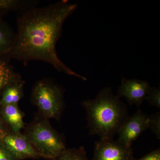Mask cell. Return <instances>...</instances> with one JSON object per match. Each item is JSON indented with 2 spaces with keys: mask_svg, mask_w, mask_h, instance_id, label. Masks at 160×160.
<instances>
[{
  "mask_svg": "<svg viewBox=\"0 0 160 160\" xmlns=\"http://www.w3.org/2000/svg\"><path fill=\"white\" fill-rule=\"evenodd\" d=\"M16 33L0 18V58L7 55L14 46Z\"/></svg>",
  "mask_w": 160,
  "mask_h": 160,
  "instance_id": "obj_11",
  "label": "cell"
},
{
  "mask_svg": "<svg viewBox=\"0 0 160 160\" xmlns=\"http://www.w3.org/2000/svg\"><path fill=\"white\" fill-rule=\"evenodd\" d=\"M53 160H89L84 147L66 149Z\"/></svg>",
  "mask_w": 160,
  "mask_h": 160,
  "instance_id": "obj_14",
  "label": "cell"
},
{
  "mask_svg": "<svg viewBox=\"0 0 160 160\" xmlns=\"http://www.w3.org/2000/svg\"><path fill=\"white\" fill-rule=\"evenodd\" d=\"M32 3V2L20 0H0V13H4L19 9L25 10L33 7L31 6Z\"/></svg>",
  "mask_w": 160,
  "mask_h": 160,
  "instance_id": "obj_13",
  "label": "cell"
},
{
  "mask_svg": "<svg viewBox=\"0 0 160 160\" xmlns=\"http://www.w3.org/2000/svg\"><path fill=\"white\" fill-rule=\"evenodd\" d=\"M0 160H17L0 142Z\"/></svg>",
  "mask_w": 160,
  "mask_h": 160,
  "instance_id": "obj_18",
  "label": "cell"
},
{
  "mask_svg": "<svg viewBox=\"0 0 160 160\" xmlns=\"http://www.w3.org/2000/svg\"><path fill=\"white\" fill-rule=\"evenodd\" d=\"M19 77L7 61L0 58V91L11 81Z\"/></svg>",
  "mask_w": 160,
  "mask_h": 160,
  "instance_id": "obj_12",
  "label": "cell"
},
{
  "mask_svg": "<svg viewBox=\"0 0 160 160\" xmlns=\"http://www.w3.org/2000/svg\"><path fill=\"white\" fill-rule=\"evenodd\" d=\"M64 92L57 85L48 80H41L35 85L32 93V101L40 115L46 119L61 118L64 107Z\"/></svg>",
  "mask_w": 160,
  "mask_h": 160,
  "instance_id": "obj_4",
  "label": "cell"
},
{
  "mask_svg": "<svg viewBox=\"0 0 160 160\" xmlns=\"http://www.w3.org/2000/svg\"><path fill=\"white\" fill-rule=\"evenodd\" d=\"M77 7V4L62 1L44 8L33 7L23 11L17 19L14 46L6 56L24 62L43 61L60 72L86 81L64 64L56 50L64 22Z\"/></svg>",
  "mask_w": 160,
  "mask_h": 160,
  "instance_id": "obj_1",
  "label": "cell"
},
{
  "mask_svg": "<svg viewBox=\"0 0 160 160\" xmlns=\"http://www.w3.org/2000/svg\"><path fill=\"white\" fill-rule=\"evenodd\" d=\"M82 105L86 111L89 134L102 139L113 138L129 117L127 106L110 87L103 88L93 99L84 100Z\"/></svg>",
  "mask_w": 160,
  "mask_h": 160,
  "instance_id": "obj_2",
  "label": "cell"
},
{
  "mask_svg": "<svg viewBox=\"0 0 160 160\" xmlns=\"http://www.w3.org/2000/svg\"><path fill=\"white\" fill-rule=\"evenodd\" d=\"M133 160H160V149L158 148L151 152L139 159Z\"/></svg>",
  "mask_w": 160,
  "mask_h": 160,
  "instance_id": "obj_19",
  "label": "cell"
},
{
  "mask_svg": "<svg viewBox=\"0 0 160 160\" xmlns=\"http://www.w3.org/2000/svg\"><path fill=\"white\" fill-rule=\"evenodd\" d=\"M145 100L151 106L160 108V89L159 87H151Z\"/></svg>",
  "mask_w": 160,
  "mask_h": 160,
  "instance_id": "obj_15",
  "label": "cell"
},
{
  "mask_svg": "<svg viewBox=\"0 0 160 160\" xmlns=\"http://www.w3.org/2000/svg\"><path fill=\"white\" fill-rule=\"evenodd\" d=\"M0 142L17 160L41 158L25 134L21 132H10Z\"/></svg>",
  "mask_w": 160,
  "mask_h": 160,
  "instance_id": "obj_7",
  "label": "cell"
},
{
  "mask_svg": "<svg viewBox=\"0 0 160 160\" xmlns=\"http://www.w3.org/2000/svg\"><path fill=\"white\" fill-rule=\"evenodd\" d=\"M1 112L11 131L14 132H21L25 126L22 113L19 108L18 104L1 106Z\"/></svg>",
  "mask_w": 160,
  "mask_h": 160,
  "instance_id": "obj_9",
  "label": "cell"
},
{
  "mask_svg": "<svg viewBox=\"0 0 160 160\" xmlns=\"http://www.w3.org/2000/svg\"><path fill=\"white\" fill-rule=\"evenodd\" d=\"M151 87L145 80L123 78L118 90L117 96L125 98L129 105H135L140 109Z\"/></svg>",
  "mask_w": 160,
  "mask_h": 160,
  "instance_id": "obj_8",
  "label": "cell"
},
{
  "mask_svg": "<svg viewBox=\"0 0 160 160\" xmlns=\"http://www.w3.org/2000/svg\"><path fill=\"white\" fill-rule=\"evenodd\" d=\"M11 129L3 118L2 112L0 111V141L7 133L11 132Z\"/></svg>",
  "mask_w": 160,
  "mask_h": 160,
  "instance_id": "obj_17",
  "label": "cell"
},
{
  "mask_svg": "<svg viewBox=\"0 0 160 160\" xmlns=\"http://www.w3.org/2000/svg\"><path fill=\"white\" fill-rule=\"evenodd\" d=\"M149 116L139 109L122 124L118 131L117 141L123 146L131 147L132 142L149 128Z\"/></svg>",
  "mask_w": 160,
  "mask_h": 160,
  "instance_id": "obj_5",
  "label": "cell"
},
{
  "mask_svg": "<svg viewBox=\"0 0 160 160\" xmlns=\"http://www.w3.org/2000/svg\"><path fill=\"white\" fill-rule=\"evenodd\" d=\"M24 134L40 157L53 160L66 149L62 137L41 116L27 126Z\"/></svg>",
  "mask_w": 160,
  "mask_h": 160,
  "instance_id": "obj_3",
  "label": "cell"
},
{
  "mask_svg": "<svg viewBox=\"0 0 160 160\" xmlns=\"http://www.w3.org/2000/svg\"><path fill=\"white\" fill-rule=\"evenodd\" d=\"M131 147L123 146L113 138L100 139L95 143L94 155L92 160H133Z\"/></svg>",
  "mask_w": 160,
  "mask_h": 160,
  "instance_id": "obj_6",
  "label": "cell"
},
{
  "mask_svg": "<svg viewBox=\"0 0 160 160\" xmlns=\"http://www.w3.org/2000/svg\"><path fill=\"white\" fill-rule=\"evenodd\" d=\"M149 128L158 139H160V112L149 116Z\"/></svg>",
  "mask_w": 160,
  "mask_h": 160,
  "instance_id": "obj_16",
  "label": "cell"
},
{
  "mask_svg": "<svg viewBox=\"0 0 160 160\" xmlns=\"http://www.w3.org/2000/svg\"><path fill=\"white\" fill-rule=\"evenodd\" d=\"M24 82L21 77L17 78L7 84L3 89L0 106L18 104L23 98Z\"/></svg>",
  "mask_w": 160,
  "mask_h": 160,
  "instance_id": "obj_10",
  "label": "cell"
}]
</instances>
